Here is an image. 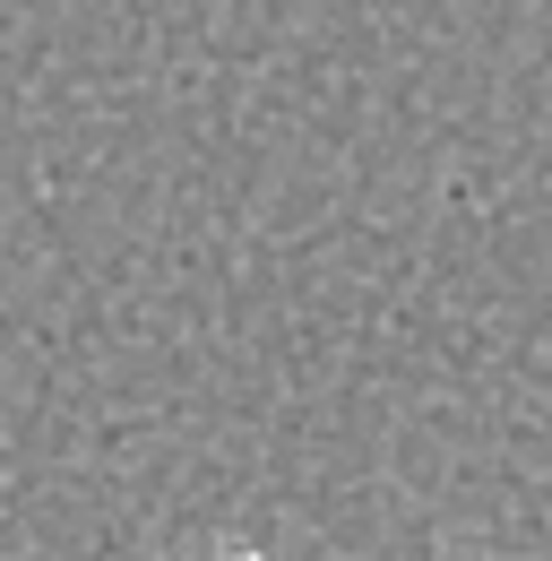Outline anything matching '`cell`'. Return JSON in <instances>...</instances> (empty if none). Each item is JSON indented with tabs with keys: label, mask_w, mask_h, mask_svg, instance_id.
Instances as JSON below:
<instances>
[{
	"label": "cell",
	"mask_w": 552,
	"mask_h": 561,
	"mask_svg": "<svg viewBox=\"0 0 552 561\" xmlns=\"http://www.w3.org/2000/svg\"><path fill=\"white\" fill-rule=\"evenodd\" d=\"M216 561H268V553H251V545H225V553H216Z\"/></svg>",
	"instance_id": "1"
}]
</instances>
